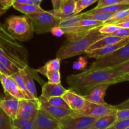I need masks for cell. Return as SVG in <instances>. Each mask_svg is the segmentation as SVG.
Wrapping results in <instances>:
<instances>
[{"label":"cell","mask_w":129,"mask_h":129,"mask_svg":"<svg viewBox=\"0 0 129 129\" xmlns=\"http://www.w3.org/2000/svg\"><path fill=\"white\" fill-rule=\"evenodd\" d=\"M123 74L111 69H89L81 73L68 76L67 82L70 89L84 96L97 86L104 84L112 85L123 82Z\"/></svg>","instance_id":"6da1fadb"},{"label":"cell","mask_w":129,"mask_h":129,"mask_svg":"<svg viewBox=\"0 0 129 129\" xmlns=\"http://www.w3.org/2000/svg\"><path fill=\"white\" fill-rule=\"evenodd\" d=\"M101 27L94 29L86 35L62 45L56 52L57 59L61 61L68 58L85 54L92 44L106 36L99 31Z\"/></svg>","instance_id":"7a4b0ae2"},{"label":"cell","mask_w":129,"mask_h":129,"mask_svg":"<svg viewBox=\"0 0 129 129\" xmlns=\"http://www.w3.org/2000/svg\"><path fill=\"white\" fill-rule=\"evenodd\" d=\"M5 28L14 39L20 41H27L34 35L32 22L27 15L9 16L5 21Z\"/></svg>","instance_id":"3957f363"},{"label":"cell","mask_w":129,"mask_h":129,"mask_svg":"<svg viewBox=\"0 0 129 129\" xmlns=\"http://www.w3.org/2000/svg\"><path fill=\"white\" fill-rule=\"evenodd\" d=\"M129 60V42L125 46L106 56L96 59L89 69H108L120 65Z\"/></svg>","instance_id":"277c9868"},{"label":"cell","mask_w":129,"mask_h":129,"mask_svg":"<svg viewBox=\"0 0 129 129\" xmlns=\"http://www.w3.org/2000/svg\"><path fill=\"white\" fill-rule=\"evenodd\" d=\"M27 16L32 22L34 32L38 34L51 32L52 28L59 26L61 21V18L54 16L48 11L30 14Z\"/></svg>","instance_id":"5b68a950"},{"label":"cell","mask_w":129,"mask_h":129,"mask_svg":"<svg viewBox=\"0 0 129 129\" xmlns=\"http://www.w3.org/2000/svg\"><path fill=\"white\" fill-rule=\"evenodd\" d=\"M117 110L115 106L111 105H100L86 101L84 107L80 110L73 112L70 115L83 116L99 118L104 116L116 114Z\"/></svg>","instance_id":"8992f818"},{"label":"cell","mask_w":129,"mask_h":129,"mask_svg":"<svg viewBox=\"0 0 129 129\" xmlns=\"http://www.w3.org/2000/svg\"><path fill=\"white\" fill-rule=\"evenodd\" d=\"M97 118L83 116L68 115L59 121V129H87Z\"/></svg>","instance_id":"52a82bcc"},{"label":"cell","mask_w":129,"mask_h":129,"mask_svg":"<svg viewBox=\"0 0 129 129\" xmlns=\"http://www.w3.org/2000/svg\"><path fill=\"white\" fill-rule=\"evenodd\" d=\"M60 65L61 60L56 58L48 61L36 71L37 73L45 76L49 83L59 84L61 83Z\"/></svg>","instance_id":"ba28073f"},{"label":"cell","mask_w":129,"mask_h":129,"mask_svg":"<svg viewBox=\"0 0 129 129\" xmlns=\"http://www.w3.org/2000/svg\"><path fill=\"white\" fill-rule=\"evenodd\" d=\"M39 108L38 99L21 100L16 118H31L37 113Z\"/></svg>","instance_id":"9c48e42d"},{"label":"cell","mask_w":129,"mask_h":129,"mask_svg":"<svg viewBox=\"0 0 129 129\" xmlns=\"http://www.w3.org/2000/svg\"><path fill=\"white\" fill-rule=\"evenodd\" d=\"M33 129H59V121L39 109L35 116Z\"/></svg>","instance_id":"30bf717a"},{"label":"cell","mask_w":129,"mask_h":129,"mask_svg":"<svg viewBox=\"0 0 129 129\" xmlns=\"http://www.w3.org/2000/svg\"><path fill=\"white\" fill-rule=\"evenodd\" d=\"M38 100L39 103V108L45 111L48 114L58 121L61 120L64 117L70 115L72 113L71 110L63 109L51 105L49 103L48 100L43 98L41 96L38 97Z\"/></svg>","instance_id":"8fae6325"},{"label":"cell","mask_w":129,"mask_h":129,"mask_svg":"<svg viewBox=\"0 0 129 129\" xmlns=\"http://www.w3.org/2000/svg\"><path fill=\"white\" fill-rule=\"evenodd\" d=\"M19 102L20 100L8 94H5V96L0 101V107L12 120L16 118Z\"/></svg>","instance_id":"7c38bea8"},{"label":"cell","mask_w":129,"mask_h":129,"mask_svg":"<svg viewBox=\"0 0 129 129\" xmlns=\"http://www.w3.org/2000/svg\"><path fill=\"white\" fill-rule=\"evenodd\" d=\"M0 83L3 88L5 94H10L20 100L25 99L18 86L11 76L1 74L0 75Z\"/></svg>","instance_id":"4fadbf2b"},{"label":"cell","mask_w":129,"mask_h":129,"mask_svg":"<svg viewBox=\"0 0 129 129\" xmlns=\"http://www.w3.org/2000/svg\"><path fill=\"white\" fill-rule=\"evenodd\" d=\"M61 97L67 103L70 109L73 112L80 110L85 104L86 100L84 96L78 94L72 89H67Z\"/></svg>","instance_id":"5bb4252c"},{"label":"cell","mask_w":129,"mask_h":129,"mask_svg":"<svg viewBox=\"0 0 129 129\" xmlns=\"http://www.w3.org/2000/svg\"><path fill=\"white\" fill-rule=\"evenodd\" d=\"M129 42V39H123L119 42L116 43L112 45H109L106 47L101 48V49H96V50H92V51L87 52L85 53L87 57L88 58H94V59H98L102 58L103 57L109 55L111 53L116 51L120 48L126 45Z\"/></svg>","instance_id":"9a60e30c"},{"label":"cell","mask_w":129,"mask_h":129,"mask_svg":"<svg viewBox=\"0 0 129 129\" xmlns=\"http://www.w3.org/2000/svg\"><path fill=\"white\" fill-rule=\"evenodd\" d=\"M111 86L110 84H101L94 88L87 95L84 96L87 102L100 105L108 104L104 101V96L108 88Z\"/></svg>","instance_id":"2e32d148"},{"label":"cell","mask_w":129,"mask_h":129,"mask_svg":"<svg viewBox=\"0 0 129 129\" xmlns=\"http://www.w3.org/2000/svg\"><path fill=\"white\" fill-rule=\"evenodd\" d=\"M66 91L67 89H65L61 83L54 84L47 82L42 85L41 96L46 100H49L53 97H61Z\"/></svg>","instance_id":"e0dca14e"},{"label":"cell","mask_w":129,"mask_h":129,"mask_svg":"<svg viewBox=\"0 0 129 129\" xmlns=\"http://www.w3.org/2000/svg\"><path fill=\"white\" fill-rule=\"evenodd\" d=\"M76 1L75 0H61L60 8L59 11H56L54 10H49L50 13L53 14L54 16L63 18L72 16L74 13L75 8Z\"/></svg>","instance_id":"ac0fdd59"},{"label":"cell","mask_w":129,"mask_h":129,"mask_svg":"<svg viewBox=\"0 0 129 129\" xmlns=\"http://www.w3.org/2000/svg\"><path fill=\"white\" fill-rule=\"evenodd\" d=\"M30 68L28 66L24 69H20L19 73H20V76L22 78L25 86L29 93H30V94L32 96L34 99H38L36 87H35V83L34 82V78L30 71Z\"/></svg>","instance_id":"d6986e66"},{"label":"cell","mask_w":129,"mask_h":129,"mask_svg":"<svg viewBox=\"0 0 129 129\" xmlns=\"http://www.w3.org/2000/svg\"><path fill=\"white\" fill-rule=\"evenodd\" d=\"M0 39L5 42V43H6L8 45L13 47L14 49H16V50H19L22 52L27 54V51L25 48L17 42L16 39H14L9 34L8 31L6 30L5 26L1 23H0Z\"/></svg>","instance_id":"ffe728a7"},{"label":"cell","mask_w":129,"mask_h":129,"mask_svg":"<svg viewBox=\"0 0 129 129\" xmlns=\"http://www.w3.org/2000/svg\"><path fill=\"white\" fill-rule=\"evenodd\" d=\"M123 40V39H121V38L117 37L112 36V35H106V36L104 37L103 38H102V39H100V40H97V41L94 44H92V45L87 49L86 52L92 51V50H96V49H101V48L106 47L107 46V45L115 44H116V43L119 42L121 41V40Z\"/></svg>","instance_id":"44dd1931"},{"label":"cell","mask_w":129,"mask_h":129,"mask_svg":"<svg viewBox=\"0 0 129 129\" xmlns=\"http://www.w3.org/2000/svg\"><path fill=\"white\" fill-rule=\"evenodd\" d=\"M117 120L116 114L104 116L97 118L91 127L92 129H108Z\"/></svg>","instance_id":"7402d4cb"},{"label":"cell","mask_w":129,"mask_h":129,"mask_svg":"<svg viewBox=\"0 0 129 129\" xmlns=\"http://www.w3.org/2000/svg\"><path fill=\"white\" fill-rule=\"evenodd\" d=\"M81 20H82V14L63 18L61 19L59 26L61 28L64 33H65L70 29L75 26Z\"/></svg>","instance_id":"603a6c76"},{"label":"cell","mask_w":129,"mask_h":129,"mask_svg":"<svg viewBox=\"0 0 129 129\" xmlns=\"http://www.w3.org/2000/svg\"><path fill=\"white\" fill-rule=\"evenodd\" d=\"M12 6L16 10L23 13L26 15L35 13L43 12L44 11L41 7H37L33 5H27V4L18 3L16 2H14Z\"/></svg>","instance_id":"cb8c5ba5"},{"label":"cell","mask_w":129,"mask_h":129,"mask_svg":"<svg viewBox=\"0 0 129 129\" xmlns=\"http://www.w3.org/2000/svg\"><path fill=\"white\" fill-rule=\"evenodd\" d=\"M129 9V4H122V5H113L106 7L101 8L99 9H92L89 11H87L88 13H115L117 11Z\"/></svg>","instance_id":"d4e9b609"},{"label":"cell","mask_w":129,"mask_h":129,"mask_svg":"<svg viewBox=\"0 0 129 129\" xmlns=\"http://www.w3.org/2000/svg\"><path fill=\"white\" fill-rule=\"evenodd\" d=\"M82 14V20H93L96 21L103 22L104 23L111 16L113 13H88L85 12Z\"/></svg>","instance_id":"484cf974"},{"label":"cell","mask_w":129,"mask_h":129,"mask_svg":"<svg viewBox=\"0 0 129 129\" xmlns=\"http://www.w3.org/2000/svg\"><path fill=\"white\" fill-rule=\"evenodd\" d=\"M10 76L15 81V82L16 83L17 85L18 86L19 88H20V90L22 91V92L23 94H24L25 99L34 100V98H33L32 96L30 94V93H29V91L27 89L24 80H23L22 78V76H20L19 71L17 72V73H14V74H13L12 75Z\"/></svg>","instance_id":"4316f807"},{"label":"cell","mask_w":129,"mask_h":129,"mask_svg":"<svg viewBox=\"0 0 129 129\" xmlns=\"http://www.w3.org/2000/svg\"><path fill=\"white\" fill-rule=\"evenodd\" d=\"M1 98L0 97V101ZM0 129H13V120L0 107Z\"/></svg>","instance_id":"83f0119b"},{"label":"cell","mask_w":129,"mask_h":129,"mask_svg":"<svg viewBox=\"0 0 129 129\" xmlns=\"http://www.w3.org/2000/svg\"><path fill=\"white\" fill-rule=\"evenodd\" d=\"M129 14V9L126 10H120L117 11L112 15V16L104 23V24H112V25H116L119 22L120 20L127 16Z\"/></svg>","instance_id":"f1b7e54d"},{"label":"cell","mask_w":129,"mask_h":129,"mask_svg":"<svg viewBox=\"0 0 129 129\" xmlns=\"http://www.w3.org/2000/svg\"><path fill=\"white\" fill-rule=\"evenodd\" d=\"M129 4V0H99L97 6L94 9H99L113 5Z\"/></svg>","instance_id":"f546056e"},{"label":"cell","mask_w":129,"mask_h":129,"mask_svg":"<svg viewBox=\"0 0 129 129\" xmlns=\"http://www.w3.org/2000/svg\"><path fill=\"white\" fill-rule=\"evenodd\" d=\"M98 1L99 0H78L76 1L75 8L73 15H78L85 8Z\"/></svg>","instance_id":"4dcf8cb0"},{"label":"cell","mask_w":129,"mask_h":129,"mask_svg":"<svg viewBox=\"0 0 129 129\" xmlns=\"http://www.w3.org/2000/svg\"><path fill=\"white\" fill-rule=\"evenodd\" d=\"M48 101L49 104L56 107L63 108V109L70 110L67 103L62 98V97H53L48 100Z\"/></svg>","instance_id":"1f68e13d"},{"label":"cell","mask_w":129,"mask_h":129,"mask_svg":"<svg viewBox=\"0 0 129 129\" xmlns=\"http://www.w3.org/2000/svg\"><path fill=\"white\" fill-rule=\"evenodd\" d=\"M120 28L116 26V25H112V24H104L103 26H101L99 28V32L101 34L105 35H108L113 34L116 31V30H119Z\"/></svg>","instance_id":"d6a6232c"},{"label":"cell","mask_w":129,"mask_h":129,"mask_svg":"<svg viewBox=\"0 0 129 129\" xmlns=\"http://www.w3.org/2000/svg\"><path fill=\"white\" fill-rule=\"evenodd\" d=\"M129 127V119L117 120L108 129H126Z\"/></svg>","instance_id":"836d02e7"},{"label":"cell","mask_w":129,"mask_h":129,"mask_svg":"<svg viewBox=\"0 0 129 129\" xmlns=\"http://www.w3.org/2000/svg\"><path fill=\"white\" fill-rule=\"evenodd\" d=\"M15 0H0V15H2L13 6Z\"/></svg>","instance_id":"e575fe53"},{"label":"cell","mask_w":129,"mask_h":129,"mask_svg":"<svg viewBox=\"0 0 129 129\" xmlns=\"http://www.w3.org/2000/svg\"><path fill=\"white\" fill-rule=\"evenodd\" d=\"M87 64V61L86 59L83 57H80L78 60L73 64V68L75 70H84Z\"/></svg>","instance_id":"d590c367"},{"label":"cell","mask_w":129,"mask_h":129,"mask_svg":"<svg viewBox=\"0 0 129 129\" xmlns=\"http://www.w3.org/2000/svg\"><path fill=\"white\" fill-rule=\"evenodd\" d=\"M110 35L117 37L122 39H129V28H120Z\"/></svg>","instance_id":"8d00e7d4"},{"label":"cell","mask_w":129,"mask_h":129,"mask_svg":"<svg viewBox=\"0 0 129 129\" xmlns=\"http://www.w3.org/2000/svg\"><path fill=\"white\" fill-rule=\"evenodd\" d=\"M108 69H111L113 70L121 72V73H123V74H126V73H129V60L126 62L123 63L120 65L116 66L113 67L111 68H108Z\"/></svg>","instance_id":"74e56055"},{"label":"cell","mask_w":129,"mask_h":129,"mask_svg":"<svg viewBox=\"0 0 129 129\" xmlns=\"http://www.w3.org/2000/svg\"><path fill=\"white\" fill-rule=\"evenodd\" d=\"M30 120V118H16L15 120H13V127L20 128L22 127L25 125L26 123H27Z\"/></svg>","instance_id":"f35d334b"},{"label":"cell","mask_w":129,"mask_h":129,"mask_svg":"<svg viewBox=\"0 0 129 129\" xmlns=\"http://www.w3.org/2000/svg\"><path fill=\"white\" fill-rule=\"evenodd\" d=\"M116 115L117 120L129 119V109L117 110Z\"/></svg>","instance_id":"ab89813d"},{"label":"cell","mask_w":129,"mask_h":129,"mask_svg":"<svg viewBox=\"0 0 129 129\" xmlns=\"http://www.w3.org/2000/svg\"><path fill=\"white\" fill-rule=\"evenodd\" d=\"M51 33L53 34L54 36L56 37H61L63 36V35H64V33L63 31V30H62V28L61 27L58 26H55L53 28H52L51 31Z\"/></svg>","instance_id":"60d3db41"},{"label":"cell","mask_w":129,"mask_h":129,"mask_svg":"<svg viewBox=\"0 0 129 129\" xmlns=\"http://www.w3.org/2000/svg\"><path fill=\"white\" fill-rule=\"evenodd\" d=\"M116 110H123V109H129V99L126 100L125 102H122L120 104L117 105H114Z\"/></svg>","instance_id":"b9f144b4"},{"label":"cell","mask_w":129,"mask_h":129,"mask_svg":"<svg viewBox=\"0 0 129 129\" xmlns=\"http://www.w3.org/2000/svg\"><path fill=\"white\" fill-rule=\"evenodd\" d=\"M35 116H36V115H35V116H34L32 118H30V120H29V122H28L27 123H26L25 125H24L23 127H22L21 128L19 129H33L34 122H35Z\"/></svg>","instance_id":"7bdbcfd3"},{"label":"cell","mask_w":129,"mask_h":129,"mask_svg":"<svg viewBox=\"0 0 129 129\" xmlns=\"http://www.w3.org/2000/svg\"><path fill=\"white\" fill-rule=\"evenodd\" d=\"M52 4H53V10L56 11H59L60 8L61 0H51Z\"/></svg>","instance_id":"ee69618b"},{"label":"cell","mask_w":129,"mask_h":129,"mask_svg":"<svg viewBox=\"0 0 129 129\" xmlns=\"http://www.w3.org/2000/svg\"><path fill=\"white\" fill-rule=\"evenodd\" d=\"M116 25L120 27V28H129V21L119 23L116 24Z\"/></svg>","instance_id":"f6af8a7d"},{"label":"cell","mask_w":129,"mask_h":129,"mask_svg":"<svg viewBox=\"0 0 129 129\" xmlns=\"http://www.w3.org/2000/svg\"><path fill=\"white\" fill-rule=\"evenodd\" d=\"M123 81H129V73L124 74L123 75Z\"/></svg>","instance_id":"bcb514c9"},{"label":"cell","mask_w":129,"mask_h":129,"mask_svg":"<svg viewBox=\"0 0 129 129\" xmlns=\"http://www.w3.org/2000/svg\"><path fill=\"white\" fill-rule=\"evenodd\" d=\"M124 21H129V14L127 15V16H125V17L124 18H123L122 20H120V21H119V22L118 23H119L124 22ZM116 24H117V23H116Z\"/></svg>","instance_id":"7dc6e473"},{"label":"cell","mask_w":129,"mask_h":129,"mask_svg":"<svg viewBox=\"0 0 129 129\" xmlns=\"http://www.w3.org/2000/svg\"><path fill=\"white\" fill-rule=\"evenodd\" d=\"M28 0H15V2L20 4H27Z\"/></svg>","instance_id":"c3c4849f"},{"label":"cell","mask_w":129,"mask_h":129,"mask_svg":"<svg viewBox=\"0 0 129 129\" xmlns=\"http://www.w3.org/2000/svg\"><path fill=\"white\" fill-rule=\"evenodd\" d=\"M27 4L29 5H33L34 6V2H33V0H28Z\"/></svg>","instance_id":"681fc988"},{"label":"cell","mask_w":129,"mask_h":129,"mask_svg":"<svg viewBox=\"0 0 129 129\" xmlns=\"http://www.w3.org/2000/svg\"><path fill=\"white\" fill-rule=\"evenodd\" d=\"M36 1H39V2H41V1H42V0H36Z\"/></svg>","instance_id":"f907efd6"},{"label":"cell","mask_w":129,"mask_h":129,"mask_svg":"<svg viewBox=\"0 0 129 129\" xmlns=\"http://www.w3.org/2000/svg\"><path fill=\"white\" fill-rule=\"evenodd\" d=\"M13 129H19V128H16V127H13Z\"/></svg>","instance_id":"816d5d0a"},{"label":"cell","mask_w":129,"mask_h":129,"mask_svg":"<svg viewBox=\"0 0 129 129\" xmlns=\"http://www.w3.org/2000/svg\"><path fill=\"white\" fill-rule=\"evenodd\" d=\"M75 1H78V0H75Z\"/></svg>","instance_id":"f5cc1de1"},{"label":"cell","mask_w":129,"mask_h":129,"mask_svg":"<svg viewBox=\"0 0 129 129\" xmlns=\"http://www.w3.org/2000/svg\"><path fill=\"white\" fill-rule=\"evenodd\" d=\"M1 72H0V75H1Z\"/></svg>","instance_id":"db71d44e"},{"label":"cell","mask_w":129,"mask_h":129,"mask_svg":"<svg viewBox=\"0 0 129 129\" xmlns=\"http://www.w3.org/2000/svg\"><path fill=\"white\" fill-rule=\"evenodd\" d=\"M87 129H92V128H87Z\"/></svg>","instance_id":"11a10c76"},{"label":"cell","mask_w":129,"mask_h":129,"mask_svg":"<svg viewBox=\"0 0 129 129\" xmlns=\"http://www.w3.org/2000/svg\"><path fill=\"white\" fill-rule=\"evenodd\" d=\"M126 129H129V127H128V128H126Z\"/></svg>","instance_id":"9f6ffc18"}]
</instances>
